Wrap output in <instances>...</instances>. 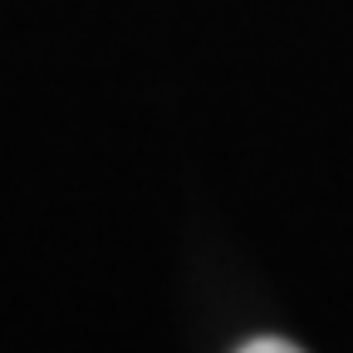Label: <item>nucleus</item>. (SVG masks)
Returning <instances> with one entry per match:
<instances>
[{
    "mask_svg": "<svg viewBox=\"0 0 353 353\" xmlns=\"http://www.w3.org/2000/svg\"><path fill=\"white\" fill-rule=\"evenodd\" d=\"M241 353H299L294 343H285V339H250Z\"/></svg>",
    "mask_w": 353,
    "mask_h": 353,
    "instance_id": "1",
    "label": "nucleus"
}]
</instances>
